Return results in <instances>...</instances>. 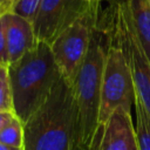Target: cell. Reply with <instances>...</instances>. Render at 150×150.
Masks as SVG:
<instances>
[{"mask_svg": "<svg viewBox=\"0 0 150 150\" xmlns=\"http://www.w3.org/2000/svg\"><path fill=\"white\" fill-rule=\"evenodd\" d=\"M77 112L74 89L62 76L45 103L27 120L25 150H76Z\"/></svg>", "mask_w": 150, "mask_h": 150, "instance_id": "1", "label": "cell"}, {"mask_svg": "<svg viewBox=\"0 0 150 150\" xmlns=\"http://www.w3.org/2000/svg\"><path fill=\"white\" fill-rule=\"evenodd\" d=\"M14 114L25 124L45 103L61 77L50 45L38 42L16 62L8 66Z\"/></svg>", "mask_w": 150, "mask_h": 150, "instance_id": "2", "label": "cell"}, {"mask_svg": "<svg viewBox=\"0 0 150 150\" xmlns=\"http://www.w3.org/2000/svg\"><path fill=\"white\" fill-rule=\"evenodd\" d=\"M105 54L102 32L97 25L93 32L88 53L73 83L77 112L76 150H96L98 145L101 137L98 116Z\"/></svg>", "mask_w": 150, "mask_h": 150, "instance_id": "3", "label": "cell"}, {"mask_svg": "<svg viewBox=\"0 0 150 150\" xmlns=\"http://www.w3.org/2000/svg\"><path fill=\"white\" fill-rule=\"evenodd\" d=\"M97 5L87 9L66 26L50 43V49L61 76L73 86L88 53L93 32L97 26Z\"/></svg>", "mask_w": 150, "mask_h": 150, "instance_id": "4", "label": "cell"}, {"mask_svg": "<svg viewBox=\"0 0 150 150\" xmlns=\"http://www.w3.org/2000/svg\"><path fill=\"white\" fill-rule=\"evenodd\" d=\"M135 97L136 91L134 81L124 53L116 42L110 43L107 48L101 87L98 116L101 134L103 127L117 109L123 108L128 111L131 110V107L135 103Z\"/></svg>", "mask_w": 150, "mask_h": 150, "instance_id": "5", "label": "cell"}, {"mask_svg": "<svg viewBox=\"0 0 150 150\" xmlns=\"http://www.w3.org/2000/svg\"><path fill=\"white\" fill-rule=\"evenodd\" d=\"M112 40L122 48L130 67L136 98L150 118V61L136 35L124 1H118L114 12Z\"/></svg>", "mask_w": 150, "mask_h": 150, "instance_id": "6", "label": "cell"}, {"mask_svg": "<svg viewBox=\"0 0 150 150\" xmlns=\"http://www.w3.org/2000/svg\"><path fill=\"white\" fill-rule=\"evenodd\" d=\"M89 5L81 0H41L33 21L36 41L50 45L59 33Z\"/></svg>", "mask_w": 150, "mask_h": 150, "instance_id": "7", "label": "cell"}, {"mask_svg": "<svg viewBox=\"0 0 150 150\" xmlns=\"http://www.w3.org/2000/svg\"><path fill=\"white\" fill-rule=\"evenodd\" d=\"M96 150H139L130 111L117 109L102 129Z\"/></svg>", "mask_w": 150, "mask_h": 150, "instance_id": "8", "label": "cell"}, {"mask_svg": "<svg viewBox=\"0 0 150 150\" xmlns=\"http://www.w3.org/2000/svg\"><path fill=\"white\" fill-rule=\"evenodd\" d=\"M4 19L8 49V62L12 64L21 59L26 53H28L38 43V41L35 38L33 23L28 20L13 13L5 15Z\"/></svg>", "mask_w": 150, "mask_h": 150, "instance_id": "9", "label": "cell"}, {"mask_svg": "<svg viewBox=\"0 0 150 150\" xmlns=\"http://www.w3.org/2000/svg\"><path fill=\"white\" fill-rule=\"evenodd\" d=\"M136 35L150 61V6L146 0H124Z\"/></svg>", "mask_w": 150, "mask_h": 150, "instance_id": "10", "label": "cell"}, {"mask_svg": "<svg viewBox=\"0 0 150 150\" xmlns=\"http://www.w3.org/2000/svg\"><path fill=\"white\" fill-rule=\"evenodd\" d=\"M136 109V135L139 150H150V118L142 105V103L135 97Z\"/></svg>", "mask_w": 150, "mask_h": 150, "instance_id": "11", "label": "cell"}, {"mask_svg": "<svg viewBox=\"0 0 150 150\" xmlns=\"http://www.w3.org/2000/svg\"><path fill=\"white\" fill-rule=\"evenodd\" d=\"M0 143L15 148H23L25 145V129L23 123L15 116L0 132Z\"/></svg>", "mask_w": 150, "mask_h": 150, "instance_id": "12", "label": "cell"}, {"mask_svg": "<svg viewBox=\"0 0 150 150\" xmlns=\"http://www.w3.org/2000/svg\"><path fill=\"white\" fill-rule=\"evenodd\" d=\"M0 111H13V96L8 76V67L0 68Z\"/></svg>", "mask_w": 150, "mask_h": 150, "instance_id": "13", "label": "cell"}, {"mask_svg": "<svg viewBox=\"0 0 150 150\" xmlns=\"http://www.w3.org/2000/svg\"><path fill=\"white\" fill-rule=\"evenodd\" d=\"M41 0H19L14 6L12 13L19 15L33 23L34 18L38 13Z\"/></svg>", "mask_w": 150, "mask_h": 150, "instance_id": "14", "label": "cell"}, {"mask_svg": "<svg viewBox=\"0 0 150 150\" xmlns=\"http://www.w3.org/2000/svg\"><path fill=\"white\" fill-rule=\"evenodd\" d=\"M8 49H7V40H6V30H5V19H0V66L8 67Z\"/></svg>", "mask_w": 150, "mask_h": 150, "instance_id": "15", "label": "cell"}, {"mask_svg": "<svg viewBox=\"0 0 150 150\" xmlns=\"http://www.w3.org/2000/svg\"><path fill=\"white\" fill-rule=\"evenodd\" d=\"M15 116L16 115L13 111H0V132Z\"/></svg>", "mask_w": 150, "mask_h": 150, "instance_id": "16", "label": "cell"}, {"mask_svg": "<svg viewBox=\"0 0 150 150\" xmlns=\"http://www.w3.org/2000/svg\"><path fill=\"white\" fill-rule=\"evenodd\" d=\"M13 7L14 6H13L12 0H0V19L12 13Z\"/></svg>", "mask_w": 150, "mask_h": 150, "instance_id": "17", "label": "cell"}, {"mask_svg": "<svg viewBox=\"0 0 150 150\" xmlns=\"http://www.w3.org/2000/svg\"><path fill=\"white\" fill-rule=\"evenodd\" d=\"M0 150H25V148H15V146H9L0 143Z\"/></svg>", "mask_w": 150, "mask_h": 150, "instance_id": "18", "label": "cell"}, {"mask_svg": "<svg viewBox=\"0 0 150 150\" xmlns=\"http://www.w3.org/2000/svg\"><path fill=\"white\" fill-rule=\"evenodd\" d=\"M81 1L87 2V4H98V2L102 1V0H81Z\"/></svg>", "mask_w": 150, "mask_h": 150, "instance_id": "19", "label": "cell"}, {"mask_svg": "<svg viewBox=\"0 0 150 150\" xmlns=\"http://www.w3.org/2000/svg\"><path fill=\"white\" fill-rule=\"evenodd\" d=\"M18 1H19V0H12V2H13V6H15ZM13 8H14V7H13ZM12 11H13V9H12Z\"/></svg>", "mask_w": 150, "mask_h": 150, "instance_id": "20", "label": "cell"}, {"mask_svg": "<svg viewBox=\"0 0 150 150\" xmlns=\"http://www.w3.org/2000/svg\"><path fill=\"white\" fill-rule=\"evenodd\" d=\"M148 1V4H149V6H150V0H146Z\"/></svg>", "mask_w": 150, "mask_h": 150, "instance_id": "21", "label": "cell"}, {"mask_svg": "<svg viewBox=\"0 0 150 150\" xmlns=\"http://www.w3.org/2000/svg\"><path fill=\"white\" fill-rule=\"evenodd\" d=\"M0 68H1V66H0Z\"/></svg>", "mask_w": 150, "mask_h": 150, "instance_id": "22", "label": "cell"}]
</instances>
